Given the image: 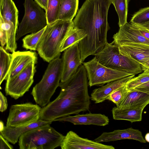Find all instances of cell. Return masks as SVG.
<instances>
[{"instance_id": "3957f363", "label": "cell", "mask_w": 149, "mask_h": 149, "mask_svg": "<svg viewBox=\"0 0 149 149\" xmlns=\"http://www.w3.org/2000/svg\"><path fill=\"white\" fill-rule=\"evenodd\" d=\"M74 27L73 20L58 19L47 24L37 49L40 57L49 63L60 57L62 45Z\"/></svg>"}, {"instance_id": "ba28073f", "label": "cell", "mask_w": 149, "mask_h": 149, "mask_svg": "<svg viewBox=\"0 0 149 149\" xmlns=\"http://www.w3.org/2000/svg\"><path fill=\"white\" fill-rule=\"evenodd\" d=\"M87 72L90 86L105 84L133 75L127 72L108 68L99 62L95 56L91 60L83 62Z\"/></svg>"}, {"instance_id": "83f0119b", "label": "cell", "mask_w": 149, "mask_h": 149, "mask_svg": "<svg viewBox=\"0 0 149 149\" xmlns=\"http://www.w3.org/2000/svg\"><path fill=\"white\" fill-rule=\"evenodd\" d=\"M62 0H48L45 11L47 24L58 20L60 8Z\"/></svg>"}, {"instance_id": "7402d4cb", "label": "cell", "mask_w": 149, "mask_h": 149, "mask_svg": "<svg viewBox=\"0 0 149 149\" xmlns=\"http://www.w3.org/2000/svg\"><path fill=\"white\" fill-rule=\"evenodd\" d=\"M0 16L18 28V10L12 0H0Z\"/></svg>"}, {"instance_id": "f546056e", "label": "cell", "mask_w": 149, "mask_h": 149, "mask_svg": "<svg viewBox=\"0 0 149 149\" xmlns=\"http://www.w3.org/2000/svg\"><path fill=\"white\" fill-rule=\"evenodd\" d=\"M149 21V7L141 9L133 15L130 23L134 25L142 24Z\"/></svg>"}, {"instance_id": "836d02e7", "label": "cell", "mask_w": 149, "mask_h": 149, "mask_svg": "<svg viewBox=\"0 0 149 149\" xmlns=\"http://www.w3.org/2000/svg\"><path fill=\"white\" fill-rule=\"evenodd\" d=\"M0 149H13V146L10 144L8 141L2 135L0 134Z\"/></svg>"}, {"instance_id": "4316f807", "label": "cell", "mask_w": 149, "mask_h": 149, "mask_svg": "<svg viewBox=\"0 0 149 149\" xmlns=\"http://www.w3.org/2000/svg\"><path fill=\"white\" fill-rule=\"evenodd\" d=\"M129 0H112L118 14L119 27L127 23V21L128 6Z\"/></svg>"}, {"instance_id": "cb8c5ba5", "label": "cell", "mask_w": 149, "mask_h": 149, "mask_svg": "<svg viewBox=\"0 0 149 149\" xmlns=\"http://www.w3.org/2000/svg\"><path fill=\"white\" fill-rule=\"evenodd\" d=\"M79 0H62L58 19L72 21L76 16Z\"/></svg>"}, {"instance_id": "8992f818", "label": "cell", "mask_w": 149, "mask_h": 149, "mask_svg": "<svg viewBox=\"0 0 149 149\" xmlns=\"http://www.w3.org/2000/svg\"><path fill=\"white\" fill-rule=\"evenodd\" d=\"M99 63L108 68L136 75L143 72L141 65L133 59L121 54L119 46L107 42L93 55Z\"/></svg>"}, {"instance_id": "4fadbf2b", "label": "cell", "mask_w": 149, "mask_h": 149, "mask_svg": "<svg viewBox=\"0 0 149 149\" xmlns=\"http://www.w3.org/2000/svg\"><path fill=\"white\" fill-rule=\"evenodd\" d=\"M112 42L118 46L129 43L141 44L149 46V40L145 38L138 29L130 23L120 27L113 37Z\"/></svg>"}, {"instance_id": "b9f144b4", "label": "cell", "mask_w": 149, "mask_h": 149, "mask_svg": "<svg viewBox=\"0 0 149 149\" xmlns=\"http://www.w3.org/2000/svg\"><path fill=\"white\" fill-rule=\"evenodd\" d=\"M145 138L146 142L149 143V132L146 134Z\"/></svg>"}, {"instance_id": "ac0fdd59", "label": "cell", "mask_w": 149, "mask_h": 149, "mask_svg": "<svg viewBox=\"0 0 149 149\" xmlns=\"http://www.w3.org/2000/svg\"><path fill=\"white\" fill-rule=\"evenodd\" d=\"M135 75H131L108 83L106 85L94 90L91 94V100L95 103L102 102L112 92L126 85Z\"/></svg>"}, {"instance_id": "52a82bcc", "label": "cell", "mask_w": 149, "mask_h": 149, "mask_svg": "<svg viewBox=\"0 0 149 149\" xmlns=\"http://www.w3.org/2000/svg\"><path fill=\"white\" fill-rule=\"evenodd\" d=\"M24 14L19 25L16 35V41L29 33L37 32L47 25L45 12L33 0H24Z\"/></svg>"}, {"instance_id": "9c48e42d", "label": "cell", "mask_w": 149, "mask_h": 149, "mask_svg": "<svg viewBox=\"0 0 149 149\" xmlns=\"http://www.w3.org/2000/svg\"><path fill=\"white\" fill-rule=\"evenodd\" d=\"M41 109L38 105L31 103L12 105L10 109L6 126H24L35 122L40 118Z\"/></svg>"}, {"instance_id": "ab89813d", "label": "cell", "mask_w": 149, "mask_h": 149, "mask_svg": "<svg viewBox=\"0 0 149 149\" xmlns=\"http://www.w3.org/2000/svg\"><path fill=\"white\" fill-rule=\"evenodd\" d=\"M136 26L138 29L143 36L149 40V32L145 30L139 28Z\"/></svg>"}, {"instance_id": "2e32d148", "label": "cell", "mask_w": 149, "mask_h": 149, "mask_svg": "<svg viewBox=\"0 0 149 149\" xmlns=\"http://www.w3.org/2000/svg\"><path fill=\"white\" fill-rule=\"evenodd\" d=\"M54 121L70 122L74 125H92L104 126L109 124V119L108 117L100 113H91L85 114H77L75 116H68L57 119Z\"/></svg>"}, {"instance_id": "e575fe53", "label": "cell", "mask_w": 149, "mask_h": 149, "mask_svg": "<svg viewBox=\"0 0 149 149\" xmlns=\"http://www.w3.org/2000/svg\"><path fill=\"white\" fill-rule=\"evenodd\" d=\"M0 41L1 46L3 47L6 45L7 41V35L6 31L3 28L0 29Z\"/></svg>"}, {"instance_id": "d6986e66", "label": "cell", "mask_w": 149, "mask_h": 149, "mask_svg": "<svg viewBox=\"0 0 149 149\" xmlns=\"http://www.w3.org/2000/svg\"><path fill=\"white\" fill-rule=\"evenodd\" d=\"M52 122L39 119L37 121L29 125L19 127L6 126L0 134L9 142L15 144L23 134L32 129L47 124H51Z\"/></svg>"}, {"instance_id": "8d00e7d4", "label": "cell", "mask_w": 149, "mask_h": 149, "mask_svg": "<svg viewBox=\"0 0 149 149\" xmlns=\"http://www.w3.org/2000/svg\"><path fill=\"white\" fill-rule=\"evenodd\" d=\"M45 11H46L47 4L48 0H34Z\"/></svg>"}, {"instance_id": "30bf717a", "label": "cell", "mask_w": 149, "mask_h": 149, "mask_svg": "<svg viewBox=\"0 0 149 149\" xmlns=\"http://www.w3.org/2000/svg\"><path fill=\"white\" fill-rule=\"evenodd\" d=\"M36 62H31L16 76L6 80L5 88L6 95L16 100L29 91L33 82Z\"/></svg>"}, {"instance_id": "8fae6325", "label": "cell", "mask_w": 149, "mask_h": 149, "mask_svg": "<svg viewBox=\"0 0 149 149\" xmlns=\"http://www.w3.org/2000/svg\"><path fill=\"white\" fill-rule=\"evenodd\" d=\"M62 59L63 71L60 81L64 82L72 75L83 63L78 44L65 50Z\"/></svg>"}, {"instance_id": "ffe728a7", "label": "cell", "mask_w": 149, "mask_h": 149, "mask_svg": "<svg viewBox=\"0 0 149 149\" xmlns=\"http://www.w3.org/2000/svg\"><path fill=\"white\" fill-rule=\"evenodd\" d=\"M149 104V93L132 90L116 106L119 109H144Z\"/></svg>"}, {"instance_id": "9a60e30c", "label": "cell", "mask_w": 149, "mask_h": 149, "mask_svg": "<svg viewBox=\"0 0 149 149\" xmlns=\"http://www.w3.org/2000/svg\"><path fill=\"white\" fill-rule=\"evenodd\" d=\"M125 139L134 140L142 143L146 142L141 132L132 127L124 130H115L110 132H103L94 141L100 143Z\"/></svg>"}, {"instance_id": "d590c367", "label": "cell", "mask_w": 149, "mask_h": 149, "mask_svg": "<svg viewBox=\"0 0 149 149\" xmlns=\"http://www.w3.org/2000/svg\"><path fill=\"white\" fill-rule=\"evenodd\" d=\"M132 90L149 93V81L138 86L131 90Z\"/></svg>"}, {"instance_id": "277c9868", "label": "cell", "mask_w": 149, "mask_h": 149, "mask_svg": "<svg viewBox=\"0 0 149 149\" xmlns=\"http://www.w3.org/2000/svg\"><path fill=\"white\" fill-rule=\"evenodd\" d=\"M62 58L58 57L49 62L40 81L33 88L31 94L36 103L42 107L46 106L59 86L63 71Z\"/></svg>"}, {"instance_id": "603a6c76", "label": "cell", "mask_w": 149, "mask_h": 149, "mask_svg": "<svg viewBox=\"0 0 149 149\" xmlns=\"http://www.w3.org/2000/svg\"><path fill=\"white\" fill-rule=\"evenodd\" d=\"M0 27L6 31L7 41L5 49L12 53L16 51L17 44L16 39L18 28L12 23L9 22L0 16Z\"/></svg>"}, {"instance_id": "7c38bea8", "label": "cell", "mask_w": 149, "mask_h": 149, "mask_svg": "<svg viewBox=\"0 0 149 149\" xmlns=\"http://www.w3.org/2000/svg\"><path fill=\"white\" fill-rule=\"evenodd\" d=\"M60 147L62 149H114L112 146L108 145L80 137L74 132L70 131L64 136Z\"/></svg>"}, {"instance_id": "d6a6232c", "label": "cell", "mask_w": 149, "mask_h": 149, "mask_svg": "<svg viewBox=\"0 0 149 149\" xmlns=\"http://www.w3.org/2000/svg\"><path fill=\"white\" fill-rule=\"evenodd\" d=\"M0 111L3 112L7 108L8 102L6 97L1 91L0 92Z\"/></svg>"}, {"instance_id": "484cf974", "label": "cell", "mask_w": 149, "mask_h": 149, "mask_svg": "<svg viewBox=\"0 0 149 149\" xmlns=\"http://www.w3.org/2000/svg\"><path fill=\"white\" fill-rule=\"evenodd\" d=\"M13 58L12 54L7 52L3 47H0V84L6 80Z\"/></svg>"}, {"instance_id": "44dd1931", "label": "cell", "mask_w": 149, "mask_h": 149, "mask_svg": "<svg viewBox=\"0 0 149 149\" xmlns=\"http://www.w3.org/2000/svg\"><path fill=\"white\" fill-rule=\"evenodd\" d=\"M144 108H112L113 117L115 120H126L132 123L141 121Z\"/></svg>"}, {"instance_id": "d4e9b609", "label": "cell", "mask_w": 149, "mask_h": 149, "mask_svg": "<svg viewBox=\"0 0 149 149\" xmlns=\"http://www.w3.org/2000/svg\"><path fill=\"white\" fill-rule=\"evenodd\" d=\"M87 36L84 30L74 26L63 41L61 47V52L74 44H78Z\"/></svg>"}, {"instance_id": "5bb4252c", "label": "cell", "mask_w": 149, "mask_h": 149, "mask_svg": "<svg viewBox=\"0 0 149 149\" xmlns=\"http://www.w3.org/2000/svg\"><path fill=\"white\" fill-rule=\"evenodd\" d=\"M13 58L6 81L16 76L33 61H37V55L31 51H15L12 53Z\"/></svg>"}, {"instance_id": "f1b7e54d", "label": "cell", "mask_w": 149, "mask_h": 149, "mask_svg": "<svg viewBox=\"0 0 149 149\" xmlns=\"http://www.w3.org/2000/svg\"><path fill=\"white\" fill-rule=\"evenodd\" d=\"M46 26L37 32L31 33L24 37L22 39L24 48L26 49L37 50L38 44Z\"/></svg>"}, {"instance_id": "e0dca14e", "label": "cell", "mask_w": 149, "mask_h": 149, "mask_svg": "<svg viewBox=\"0 0 149 149\" xmlns=\"http://www.w3.org/2000/svg\"><path fill=\"white\" fill-rule=\"evenodd\" d=\"M120 53L139 63L141 65L149 59V46L129 43L119 46Z\"/></svg>"}, {"instance_id": "60d3db41", "label": "cell", "mask_w": 149, "mask_h": 149, "mask_svg": "<svg viewBox=\"0 0 149 149\" xmlns=\"http://www.w3.org/2000/svg\"><path fill=\"white\" fill-rule=\"evenodd\" d=\"M5 127L3 123L1 120L0 121V132H1L4 130Z\"/></svg>"}, {"instance_id": "7a4b0ae2", "label": "cell", "mask_w": 149, "mask_h": 149, "mask_svg": "<svg viewBox=\"0 0 149 149\" xmlns=\"http://www.w3.org/2000/svg\"><path fill=\"white\" fill-rule=\"evenodd\" d=\"M87 75L81 64L68 79L60 81L58 96L42 108L40 118L47 121L89 110L90 97L88 91Z\"/></svg>"}, {"instance_id": "6da1fadb", "label": "cell", "mask_w": 149, "mask_h": 149, "mask_svg": "<svg viewBox=\"0 0 149 149\" xmlns=\"http://www.w3.org/2000/svg\"><path fill=\"white\" fill-rule=\"evenodd\" d=\"M112 0H86L73 20L74 26L84 30L87 36L78 43L83 62L107 42V21Z\"/></svg>"}, {"instance_id": "f35d334b", "label": "cell", "mask_w": 149, "mask_h": 149, "mask_svg": "<svg viewBox=\"0 0 149 149\" xmlns=\"http://www.w3.org/2000/svg\"><path fill=\"white\" fill-rule=\"evenodd\" d=\"M141 66L143 71L149 72V59Z\"/></svg>"}, {"instance_id": "1f68e13d", "label": "cell", "mask_w": 149, "mask_h": 149, "mask_svg": "<svg viewBox=\"0 0 149 149\" xmlns=\"http://www.w3.org/2000/svg\"><path fill=\"white\" fill-rule=\"evenodd\" d=\"M129 91L125 85L112 92L107 97V100L112 101L117 105L125 98Z\"/></svg>"}, {"instance_id": "5b68a950", "label": "cell", "mask_w": 149, "mask_h": 149, "mask_svg": "<svg viewBox=\"0 0 149 149\" xmlns=\"http://www.w3.org/2000/svg\"><path fill=\"white\" fill-rule=\"evenodd\" d=\"M47 124L32 129L18 140L20 149H54L60 147L64 136Z\"/></svg>"}, {"instance_id": "4dcf8cb0", "label": "cell", "mask_w": 149, "mask_h": 149, "mask_svg": "<svg viewBox=\"0 0 149 149\" xmlns=\"http://www.w3.org/2000/svg\"><path fill=\"white\" fill-rule=\"evenodd\" d=\"M149 81V72H143L137 77L133 78L126 84L127 89L130 91L141 84Z\"/></svg>"}, {"instance_id": "74e56055", "label": "cell", "mask_w": 149, "mask_h": 149, "mask_svg": "<svg viewBox=\"0 0 149 149\" xmlns=\"http://www.w3.org/2000/svg\"><path fill=\"white\" fill-rule=\"evenodd\" d=\"M133 25L149 32V21L142 24Z\"/></svg>"}]
</instances>
